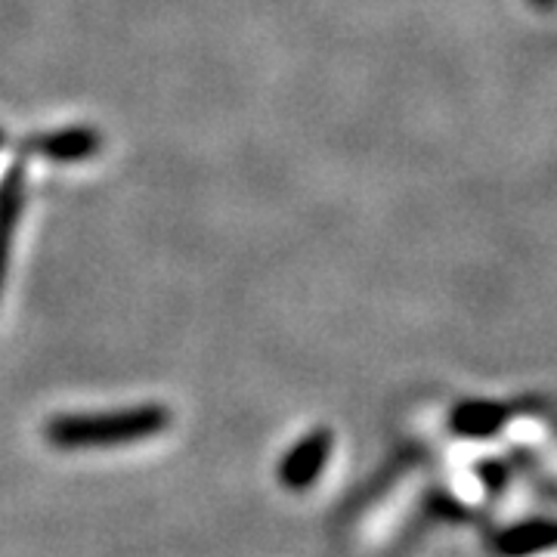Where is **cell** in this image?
Segmentation results:
<instances>
[{
    "label": "cell",
    "mask_w": 557,
    "mask_h": 557,
    "mask_svg": "<svg viewBox=\"0 0 557 557\" xmlns=\"http://www.w3.org/2000/svg\"><path fill=\"white\" fill-rule=\"evenodd\" d=\"M171 424L164 406H134L115 412H90V416H60L47 424V440L60 449H100L119 446L161 434Z\"/></svg>",
    "instance_id": "6da1fadb"
},
{
    "label": "cell",
    "mask_w": 557,
    "mask_h": 557,
    "mask_svg": "<svg viewBox=\"0 0 557 557\" xmlns=\"http://www.w3.org/2000/svg\"><path fill=\"white\" fill-rule=\"evenodd\" d=\"M332 456V431H313L300 440L298 446L288 456L278 461V483L288 490H307L310 483H317L325 461Z\"/></svg>",
    "instance_id": "7a4b0ae2"
},
{
    "label": "cell",
    "mask_w": 557,
    "mask_h": 557,
    "mask_svg": "<svg viewBox=\"0 0 557 557\" xmlns=\"http://www.w3.org/2000/svg\"><path fill=\"white\" fill-rule=\"evenodd\" d=\"M25 152H38L50 161H81L100 152V134L90 127L53 131L44 137L25 139Z\"/></svg>",
    "instance_id": "3957f363"
},
{
    "label": "cell",
    "mask_w": 557,
    "mask_h": 557,
    "mask_svg": "<svg viewBox=\"0 0 557 557\" xmlns=\"http://www.w3.org/2000/svg\"><path fill=\"white\" fill-rule=\"evenodd\" d=\"M22 201H25V168L13 164L0 183V288H3L7 263H10V248L16 239Z\"/></svg>",
    "instance_id": "277c9868"
},
{
    "label": "cell",
    "mask_w": 557,
    "mask_h": 557,
    "mask_svg": "<svg viewBox=\"0 0 557 557\" xmlns=\"http://www.w3.org/2000/svg\"><path fill=\"white\" fill-rule=\"evenodd\" d=\"M555 542V527L548 520H533V523H518L508 527L493 539V552L498 557H530L539 552H548Z\"/></svg>",
    "instance_id": "5b68a950"
},
{
    "label": "cell",
    "mask_w": 557,
    "mask_h": 557,
    "mask_svg": "<svg viewBox=\"0 0 557 557\" xmlns=\"http://www.w3.org/2000/svg\"><path fill=\"white\" fill-rule=\"evenodd\" d=\"M508 421V406L502 403H458L449 416V428L461 437H490Z\"/></svg>",
    "instance_id": "8992f818"
},
{
    "label": "cell",
    "mask_w": 557,
    "mask_h": 557,
    "mask_svg": "<svg viewBox=\"0 0 557 557\" xmlns=\"http://www.w3.org/2000/svg\"><path fill=\"white\" fill-rule=\"evenodd\" d=\"M0 146H3V134H0Z\"/></svg>",
    "instance_id": "52a82bcc"
}]
</instances>
